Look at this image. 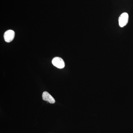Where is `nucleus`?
<instances>
[{
  "label": "nucleus",
  "mask_w": 133,
  "mask_h": 133,
  "mask_svg": "<svg viewBox=\"0 0 133 133\" xmlns=\"http://www.w3.org/2000/svg\"><path fill=\"white\" fill-rule=\"evenodd\" d=\"M129 15L127 13H123L119 17V24L120 27L123 28L127 24L128 22Z\"/></svg>",
  "instance_id": "1"
},
{
  "label": "nucleus",
  "mask_w": 133,
  "mask_h": 133,
  "mask_svg": "<svg viewBox=\"0 0 133 133\" xmlns=\"http://www.w3.org/2000/svg\"><path fill=\"white\" fill-rule=\"evenodd\" d=\"M52 64L59 69H63L65 66V63L61 58L56 57L53 58L52 61Z\"/></svg>",
  "instance_id": "2"
},
{
  "label": "nucleus",
  "mask_w": 133,
  "mask_h": 133,
  "mask_svg": "<svg viewBox=\"0 0 133 133\" xmlns=\"http://www.w3.org/2000/svg\"><path fill=\"white\" fill-rule=\"evenodd\" d=\"M15 36L14 31L11 30H9L6 31L4 33V40L6 42H10L14 40Z\"/></svg>",
  "instance_id": "3"
},
{
  "label": "nucleus",
  "mask_w": 133,
  "mask_h": 133,
  "mask_svg": "<svg viewBox=\"0 0 133 133\" xmlns=\"http://www.w3.org/2000/svg\"><path fill=\"white\" fill-rule=\"evenodd\" d=\"M42 98L43 100L48 101L50 104H54L55 102V99L47 91H44L43 92Z\"/></svg>",
  "instance_id": "4"
}]
</instances>
